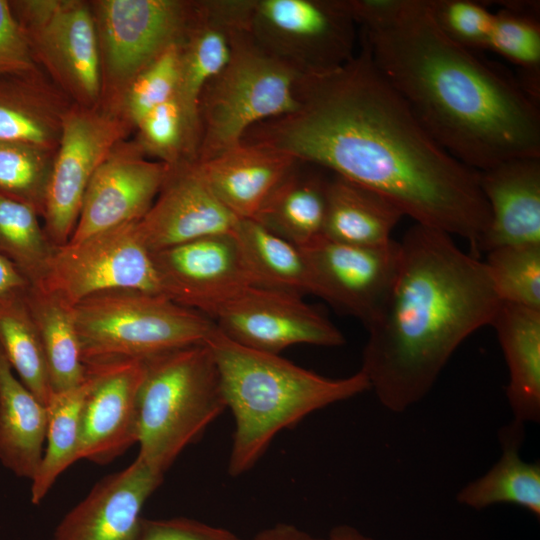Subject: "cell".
I'll list each match as a JSON object with an SVG mask.
<instances>
[{"mask_svg":"<svg viewBox=\"0 0 540 540\" xmlns=\"http://www.w3.org/2000/svg\"><path fill=\"white\" fill-rule=\"evenodd\" d=\"M242 143L281 151L370 188L416 223L473 247L490 221L478 171L425 131L363 43L338 70L300 78L295 109L254 125Z\"/></svg>","mask_w":540,"mask_h":540,"instance_id":"6da1fadb","label":"cell"},{"mask_svg":"<svg viewBox=\"0 0 540 540\" xmlns=\"http://www.w3.org/2000/svg\"><path fill=\"white\" fill-rule=\"evenodd\" d=\"M376 68L425 131L482 171L540 157V110L516 78L437 27L427 0H348Z\"/></svg>","mask_w":540,"mask_h":540,"instance_id":"7a4b0ae2","label":"cell"},{"mask_svg":"<svg viewBox=\"0 0 540 540\" xmlns=\"http://www.w3.org/2000/svg\"><path fill=\"white\" fill-rule=\"evenodd\" d=\"M400 247L389 297L366 327L360 369L394 413L427 396L457 348L491 325L501 303L484 261L463 252L450 234L415 223Z\"/></svg>","mask_w":540,"mask_h":540,"instance_id":"3957f363","label":"cell"},{"mask_svg":"<svg viewBox=\"0 0 540 540\" xmlns=\"http://www.w3.org/2000/svg\"><path fill=\"white\" fill-rule=\"evenodd\" d=\"M206 343L235 421L228 462V473L234 477L249 471L283 429L316 410L371 390L361 370L328 378L277 354L241 346L217 328Z\"/></svg>","mask_w":540,"mask_h":540,"instance_id":"277c9868","label":"cell"},{"mask_svg":"<svg viewBox=\"0 0 540 540\" xmlns=\"http://www.w3.org/2000/svg\"><path fill=\"white\" fill-rule=\"evenodd\" d=\"M143 363L138 457L164 475L227 405L207 343L168 351L143 359Z\"/></svg>","mask_w":540,"mask_h":540,"instance_id":"5b68a950","label":"cell"},{"mask_svg":"<svg viewBox=\"0 0 540 540\" xmlns=\"http://www.w3.org/2000/svg\"><path fill=\"white\" fill-rule=\"evenodd\" d=\"M81 359L85 366L123 359H146L206 343L216 331L203 313L161 294L110 290L73 305Z\"/></svg>","mask_w":540,"mask_h":540,"instance_id":"8992f818","label":"cell"},{"mask_svg":"<svg viewBox=\"0 0 540 540\" xmlns=\"http://www.w3.org/2000/svg\"><path fill=\"white\" fill-rule=\"evenodd\" d=\"M301 77L261 49L246 28L226 66L201 92L196 162L242 143L254 125L293 111Z\"/></svg>","mask_w":540,"mask_h":540,"instance_id":"52a82bcc","label":"cell"},{"mask_svg":"<svg viewBox=\"0 0 540 540\" xmlns=\"http://www.w3.org/2000/svg\"><path fill=\"white\" fill-rule=\"evenodd\" d=\"M357 23L348 0H249L246 31L299 77H319L356 54Z\"/></svg>","mask_w":540,"mask_h":540,"instance_id":"ba28073f","label":"cell"},{"mask_svg":"<svg viewBox=\"0 0 540 540\" xmlns=\"http://www.w3.org/2000/svg\"><path fill=\"white\" fill-rule=\"evenodd\" d=\"M193 6L194 1L183 0L93 2L105 108L113 110L131 80L168 47L181 42Z\"/></svg>","mask_w":540,"mask_h":540,"instance_id":"9c48e42d","label":"cell"},{"mask_svg":"<svg viewBox=\"0 0 540 540\" xmlns=\"http://www.w3.org/2000/svg\"><path fill=\"white\" fill-rule=\"evenodd\" d=\"M139 222V221H138ZM125 224L56 247L40 285L70 305L110 290L161 294L151 252L138 229Z\"/></svg>","mask_w":540,"mask_h":540,"instance_id":"30bf717a","label":"cell"},{"mask_svg":"<svg viewBox=\"0 0 540 540\" xmlns=\"http://www.w3.org/2000/svg\"><path fill=\"white\" fill-rule=\"evenodd\" d=\"M131 128L105 107L75 104L66 112L42 216L54 246H63L71 238L93 174Z\"/></svg>","mask_w":540,"mask_h":540,"instance_id":"8fae6325","label":"cell"},{"mask_svg":"<svg viewBox=\"0 0 540 540\" xmlns=\"http://www.w3.org/2000/svg\"><path fill=\"white\" fill-rule=\"evenodd\" d=\"M203 314L224 337L260 352L279 355L297 344L345 343L342 332L303 297L258 286L211 305Z\"/></svg>","mask_w":540,"mask_h":540,"instance_id":"7c38bea8","label":"cell"},{"mask_svg":"<svg viewBox=\"0 0 540 540\" xmlns=\"http://www.w3.org/2000/svg\"><path fill=\"white\" fill-rule=\"evenodd\" d=\"M300 248L313 271L318 297L358 318L365 327L377 318L397 276L400 242L365 247L321 235Z\"/></svg>","mask_w":540,"mask_h":540,"instance_id":"4fadbf2b","label":"cell"},{"mask_svg":"<svg viewBox=\"0 0 540 540\" xmlns=\"http://www.w3.org/2000/svg\"><path fill=\"white\" fill-rule=\"evenodd\" d=\"M170 166L149 160L135 141H120L93 174L67 243L140 221L154 203Z\"/></svg>","mask_w":540,"mask_h":540,"instance_id":"5bb4252c","label":"cell"},{"mask_svg":"<svg viewBox=\"0 0 540 540\" xmlns=\"http://www.w3.org/2000/svg\"><path fill=\"white\" fill-rule=\"evenodd\" d=\"M150 252L163 295L201 313L256 286L233 232Z\"/></svg>","mask_w":540,"mask_h":540,"instance_id":"9a60e30c","label":"cell"},{"mask_svg":"<svg viewBox=\"0 0 540 540\" xmlns=\"http://www.w3.org/2000/svg\"><path fill=\"white\" fill-rule=\"evenodd\" d=\"M37 62L83 107L100 106L102 62L92 8L82 1H61L45 21L22 28Z\"/></svg>","mask_w":540,"mask_h":540,"instance_id":"2e32d148","label":"cell"},{"mask_svg":"<svg viewBox=\"0 0 540 540\" xmlns=\"http://www.w3.org/2000/svg\"><path fill=\"white\" fill-rule=\"evenodd\" d=\"M85 367L92 383L82 409L78 459L107 464L137 443L144 363L123 359Z\"/></svg>","mask_w":540,"mask_h":540,"instance_id":"e0dca14e","label":"cell"},{"mask_svg":"<svg viewBox=\"0 0 540 540\" xmlns=\"http://www.w3.org/2000/svg\"><path fill=\"white\" fill-rule=\"evenodd\" d=\"M240 219L213 194L196 161L170 166L147 214L138 222L150 251L200 237L232 233Z\"/></svg>","mask_w":540,"mask_h":540,"instance_id":"ac0fdd59","label":"cell"},{"mask_svg":"<svg viewBox=\"0 0 540 540\" xmlns=\"http://www.w3.org/2000/svg\"><path fill=\"white\" fill-rule=\"evenodd\" d=\"M163 480L138 456L98 482L57 525L53 540H138L141 511Z\"/></svg>","mask_w":540,"mask_h":540,"instance_id":"d6986e66","label":"cell"},{"mask_svg":"<svg viewBox=\"0 0 540 540\" xmlns=\"http://www.w3.org/2000/svg\"><path fill=\"white\" fill-rule=\"evenodd\" d=\"M249 0L194 1L179 44L176 97L198 140V102L205 85L228 63L237 34L246 28Z\"/></svg>","mask_w":540,"mask_h":540,"instance_id":"ffe728a7","label":"cell"},{"mask_svg":"<svg viewBox=\"0 0 540 540\" xmlns=\"http://www.w3.org/2000/svg\"><path fill=\"white\" fill-rule=\"evenodd\" d=\"M478 175L490 221L474 248L540 244V157L507 160Z\"/></svg>","mask_w":540,"mask_h":540,"instance_id":"44dd1931","label":"cell"},{"mask_svg":"<svg viewBox=\"0 0 540 540\" xmlns=\"http://www.w3.org/2000/svg\"><path fill=\"white\" fill-rule=\"evenodd\" d=\"M296 161L269 147L241 143L197 164L215 197L237 218L252 219Z\"/></svg>","mask_w":540,"mask_h":540,"instance_id":"7402d4cb","label":"cell"},{"mask_svg":"<svg viewBox=\"0 0 540 540\" xmlns=\"http://www.w3.org/2000/svg\"><path fill=\"white\" fill-rule=\"evenodd\" d=\"M509 372L505 389L513 421H540V310L501 302L491 325Z\"/></svg>","mask_w":540,"mask_h":540,"instance_id":"603a6c76","label":"cell"},{"mask_svg":"<svg viewBox=\"0 0 540 540\" xmlns=\"http://www.w3.org/2000/svg\"><path fill=\"white\" fill-rule=\"evenodd\" d=\"M330 172L296 161L252 218L265 229L302 247L322 235Z\"/></svg>","mask_w":540,"mask_h":540,"instance_id":"cb8c5ba5","label":"cell"},{"mask_svg":"<svg viewBox=\"0 0 540 540\" xmlns=\"http://www.w3.org/2000/svg\"><path fill=\"white\" fill-rule=\"evenodd\" d=\"M69 106L39 72L0 75V141L56 152Z\"/></svg>","mask_w":540,"mask_h":540,"instance_id":"d4e9b609","label":"cell"},{"mask_svg":"<svg viewBox=\"0 0 540 540\" xmlns=\"http://www.w3.org/2000/svg\"><path fill=\"white\" fill-rule=\"evenodd\" d=\"M404 216L382 194L330 172L322 236L338 243L375 247L391 240Z\"/></svg>","mask_w":540,"mask_h":540,"instance_id":"484cf974","label":"cell"},{"mask_svg":"<svg viewBox=\"0 0 540 540\" xmlns=\"http://www.w3.org/2000/svg\"><path fill=\"white\" fill-rule=\"evenodd\" d=\"M47 408L13 373L0 348V462L33 480L44 453Z\"/></svg>","mask_w":540,"mask_h":540,"instance_id":"4316f807","label":"cell"},{"mask_svg":"<svg viewBox=\"0 0 540 540\" xmlns=\"http://www.w3.org/2000/svg\"><path fill=\"white\" fill-rule=\"evenodd\" d=\"M502 454L481 477L462 487L459 504L482 510L497 504L522 507L540 518V464L526 462L520 454L524 425L512 421L499 432Z\"/></svg>","mask_w":540,"mask_h":540,"instance_id":"83f0119b","label":"cell"},{"mask_svg":"<svg viewBox=\"0 0 540 540\" xmlns=\"http://www.w3.org/2000/svg\"><path fill=\"white\" fill-rule=\"evenodd\" d=\"M233 233L256 286L300 297L319 296L313 271L300 247L253 219H240Z\"/></svg>","mask_w":540,"mask_h":540,"instance_id":"f1b7e54d","label":"cell"},{"mask_svg":"<svg viewBox=\"0 0 540 540\" xmlns=\"http://www.w3.org/2000/svg\"><path fill=\"white\" fill-rule=\"evenodd\" d=\"M25 298L44 348L54 393L80 385L86 377L73 306L40 285H29Z\"/></svg>","mask_w":540,"mask_h":540,"instance_id":"f546056e","label":"cell"},{"mask_svg":"<svg viewBox=\"0 0 540 540\" xmlns=\"http://www.w3.org/2000/svg\"><path fill=\"white\" fill-rule=\"evenodd\" d=\"M26 288L0 294V348L19 380L47 406L54 391L42 341L25 298Z\"/></svg>","mask_w":540,"mask_h":540,"instance_id":"4dcf8cb0","label":"cell"},{"mask_svg":"<svg viewBox=\"0 0 540 540\" xmlns=\"http://www.w3.org/2000/svg\"><path fill=\"white\" fill-rule=\"evenodd\" d=\"M494 12L487 50L516 66L522 90L540 103V4L539 1H501Z\"/></svg>","mask_w":540,"mask_h":540,"instance_id":"1f68e13d","label":"cell"},{"mask_svg":"<svg viewBox=\"0 0 540 540\" xmlns=\"http://www.w3.org/2000/svg\"><path fill=\"white\" fill-rule=\"evenodd\" d=\"M92 377L86 369L78 386L54 393L47 408L46 447L40 467L32 480L31 502L39 504L59 475L78 459L81 416Z\"/></svg>","mask_w":540,"mask_h":540,"instance_id":"d6a6232c","label":"cell"},{"mask_svg":"<svg viewBox=\"0 0 540 540\" xmlns=\"http://www.w3.org/2000/svg\"><path fill=\"white\" fill-rule=\"evenodd\" d=\"M31 207L0 195V257L15 265L30 285L40 284L56 246Z\"/></svg>","mask_w":540,"mask_h":540,"instance_id":"836d02e7","label":"cell"},{"mask_svg":"<svg viewBox=\"0 0 540 540\" xmlns=\"http://www.w3.org/2000/svg\"><path fill=\"white\" fill-rule=\"evenodd\" d=\"M55 153L0 141V195L33 208L42 218Z\"/></svg>","mask_w":540,"mask_h":540,"instance_id":"e575fe53","label":"cell"},{"mask_svg":"<svg viewBox=\"0 0 540 540\" xmlns=\"http://www.w3.org/2000/svg\"><path fill=\"white\" fill-rule=\"evenodd\" d=\"M134 140L144 155L169 166L196 161L198 140L177 97L150 111Z\"/></svg>","mask_w":540,"mask_h":540,"instance_id":"d590c367","label":"cell"},{"mask_svg":"<svg viewBox=\"0 0 540 540\" xmlns=\"http://www.w3.org/2000/svg\"><path fill=\"white\" fill-rule=\"evenodd\" d=\"M484 261L501 302L540 310V244L506 245Z\"/></svg>","mask_w":540,"mask_h":540,"instance_id":"8d00e7d4","label":"cell"},{"mask_svg":"<svg viewBox=\"0 0 540 540\" xmlns=\"http://www.w3.org/2000/svg\"><path fill=\"white\" fill-rule=\"evenodd\" d=\"M168 47L127 85L113 111L132 128L154 108L176 97L179 84L180 51Z\"/></svg>","mask_w":540,"mask_h":540,"instance_id":"74e56055","label":"cell"},{"mask_svg":"<svg viewBox=\"0 0 540 540\" xmlns=\"http://www.w3.org/2000/svg\"><path fill=\"white\" fill-rule=\"evenodd\" d=\"M441 32L456 44L473 50L487 49L494 12L488 4L471 0H427Z\"/></svg>","mask_w":540,"mask_h":540,"instance_id":"f35d334b","label":"cell"},{"mask_svg":"<svg viewBox=\"0 0 540 540\" xmlns=\"http://www.w3.org/2000/svg\"><path fill=\"white\" fill-rule=\"evenodd\" d=\"M37 63L9 1L0 0V75L37 73Z\"/></svg>","mask_w":540,"mask_h":540,"instance_id":"ab89813d","label":"cell"},{"mask_svg":"<svg viewBox=\"0 0 540 540\" xmlns=\"http://www.w3.org/2000/svg\"><path fill=\"white\" fill-rule=\"evenodd\" d=\"M138 540H241L231 531L189 518H142Z\"/></svg>","mask_w":540,"mask_h":540,"instance_id":"60d3db41","label":"cell"},{"mask_svg":"<svg viewBox=\"0 0 540 540\" xmlns=\"http://www.w3.org/2000/svg\"><path fill=\"white\" fill-rule=\"evenodd\" d=\"M250 540H327V538L316 537L291 524L279 523L261 530Z\"/></svg>","mask_w":540,"mask_h":540,"instance_id":"b9f144b4","label":"cell"},{"mask_svg":"<svg viewBox=\"0 0 540 540\" xmlns=\"http://www.w3.org/2000/svg\"><path fill=\"white\" fill-rule=\"evenodd\" d=\"M30 283L18 268L3 257H0V294L17 289H24Z\"/></svg>","mask_w":540,"mask_h":540,"instance_id":"7bdbcfd3","label":"cell"},{"mask_svg":"<svg viewBox=\"0 0 540 540\" xmlns=\"http://www.w3.org/2000/svg\"><path fill=\"white\" fill-rule=\"evenodd\" d=\"M327 540H375L374 538L364 534L357 528L347 525V524H341L333 527L329 535L327 537Z\"/></svg>","mask_w":540,"mask_h":540,"instance_id":"ee69618b","label":"cell"}]
</instances>
